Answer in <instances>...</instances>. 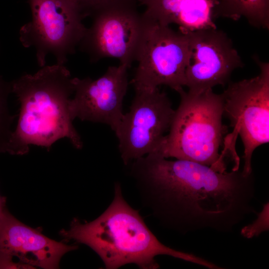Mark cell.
Here are the masks:
<instances>
[{
	"label": "cell",
	"instance_id": "9c48e42d",
	"mask_svg": "<svg viewBox=\"0 0 269 269\" xmlns=\"http://www.w3.org/2000/svg\"><path fill=\"white\" fill-rule=\"evenodd\" d=\"M134 90L130 109L114 132L125 165L156 152L175 112L166 94L158 88Z\"/></svg>",
	"mask_w": 269,
	"mask_h": 269
},
{
	"label": "cell",
	"instance_id": "d6986e66",
	"mask_svg": "<svg viewBox=\"0 0 269 269\" xmlns=\"http://www.w3.org/2000/svg\"></svg>",
	"mask_w": 269,
	"mask_h": 269
},
{
	"label": "cell",
	"instance_id": "7c38bea8",
	"mask_svg": "<svg viewBox=\"0 0 269 269\" xmlns=\"http://www.w3.org/2000/svg\"><path fill=\"white\" fill-rule=\"evenodd\" d=\"M128 68L122 64L110 66L102 76L95 80L73 78L74 96L70 102L73 119L104 124L115 132L124 115Z\"/></svg>",
	"mask_w": 269,
	"mask_h": 269
},
{
	"label": "cell",
	"instance_id": "2e32d148",
	"mask_svg": "<svg viewBox=\"0 0 269 269\" xmlns=\"http://www.w3.org/2000/svg\"><path fill=\"white\" fill-rule=\"evenodd\" d=\"M269 230V204H266L257 219L252 224L242 230V234L245 237L251 238L259 235L261 233Z\"/></svg>",
	"mask_w": 269,
	"mask_h": 269
},
{
	"label": "cell",
	"instance_id": "ba28073f",
	"mask_svg": "<svg viewBox=\"0 0 269 269\" xmlns=\"http://www.w3.org/2000/svg\"><path fill=\"white\" fill-rule=\"evenodd\" d=\"M136 0H115L95 12L79 46L91 62L114 58L129 68L135 61L143 19Z\"/></svg>",
	"mask_w": 269,
	"mask_h": 269
},
{
	"label": "cell",
	"instance_id": "3957f363",
	"mask_svg": "<svg viewBox=\"0 0 269 269\" xmlns=\"http://www.w3.org/2000/svg\"><path fill=\"white\" fill-rule=\"evenodd\" d=\"M12 93L20 104V111L7 153L23 155L31 145L49 150L64 138L75 148L83 147L70 111L73 77L64 65H45L33 74L22 75L12 82Z\"/></svg>",
	"mask_w": 269,
	"mask_h": 269
},
{
	"label": "cell",
	"instance_id": "8992f818",
	"mask_svg": "<svg viewBox=\"0 0 269 269\" xmlns=\"http://www.w3.org/2000/svg\"><path fill=\"white\" fill-rule=\"evenodd\" d=\"M142 17L143 28L135 58L137 65L132 83L134 89L165 85L177 92L184 86L187 35Z\"/></svg>",
	"mask_w": 269,
	"mask_h": 269
},
{
	"label": "cell",
	"instance_id": "8fae6325",
	"mask_svg": "<svg viewBox=\"0 0 269 269\" xmlns=\"http://www.w3.org/2000/svg\"><path fill=\"white\" fill-rule=\"evenodd\" d=\"M78 247L49 238L7 210L0 221V269H58L62 257Z\"/></svg>",
	"mask_w": 269,
	"mask_h": 269
},
{
	"label": "cell",
	"instance_id": "5b68a950",
	"mask_svg": "<svg viewBox=\"0 0 269 269\" xmlns=\"http://www.w3.org/2000/svg\"><path fill=\"white\" fill-rule=\"evenodd\" d=\"M31 19L21 27L19 40L25 48L33 47L41 67L45 65L48 54L56 64L64 65L68 56L75 52L87 27L86 17L74 0H27Z\"/></svg>",
	"mask_w": 269,
	"mask_h": 269
},
{
	"label": "cell",
	"instance_id": "30bf717a",
	"mask_svg": "<svg viewBox=\"0 0 269 269\" xmlns=\"http://www.w3.org/2000/svg\"><path fill=\"white\" fill-rule=\"evenodd\" d=\"M188 54L184 86L188 92L199 93L224 86L233 72L244 63L231 39L223 31L206 28L186 33Z\"/></svg>",
	"mask_w": 269,
	"mask_h": 269
},
{
	"label": "cell",
	"instance_id": "52a82bcc",
	"mask_svg": "<svg viewBox=\"0 0 269 269\" xmlns=\"http://www.w3.org/2000/svg\"><path fill=\"white\" fill-rule=\"evenodd\" d=\"M260 68L256 77L228 83L222 93L224 114L243 143V173L252 174V157L259 146L269 141V63L254 56Z\"/></svg>",
	"mask_w": 269,
	"mask_h": 269
},
{
	"label": "cell",
	"instance_id": "e0dca14e",
	"mask_svg": "<svg viewBox=\"0 0 269 269\" xmlns=\"http://www.w3.org/2000/svg\"><path fill=\"white\" fill-rule=\"evenodd\" d=\"M85 14L92 15L95 12L115 0H74Z\"/></svg>",
	"mask_w": 269,
	"mask_h": 269
},
{
	"label": "cell",
	"instance_id": "4fadbf2b",
	"mask_svg": "<svg viewBox=\"0 0 269 269\" xmlns=\"http://www.w3.org/2000/svg\"><path fill=\"white\" fill-rule=\"evenodd\" d=\"M145 7L142 15L160 24H175L184 34L216 28L217 0H137Z\"/></svg>",
	"mask_w": 269,
	"mask_h": 269
},
{
	"label": "cell",
	"instance_id": "ac0fdd59",
	"mask_svg": "<svg viewBox=\"0 0 269 269\" xmlns=\"http://www.w3.org/2000/svg\"><path fill=\"white\" fill-rule=\"evenodd\" d=\"M6 198L0 195V221L6 211Z\"/></svg>",
	"mask_w": 269,
	"mask_h": 269
},
{
	"label": "cell",
	"instance_id": "9a60e30c",
	"mask_svg": "<svg viewBox=\"0 0 269 269\" xmlns=\"http://www.w3.org/2000/svg\"><path fill=\"white\" fill-rule=\"evenodd\" d=\"M12 93V82L5 81L0 76V153H7L15 116L11 114L8 99Z\"/></svg>",
	"mask_w": 269,
	"mask_h": 269
},
{
	"label": "cell",
	"instance_id": "277c9868",
	"mask_svg": "<svg viewBox=\"0 0 269 269\" xmlns=\"http://www.w3.org/2000/svg\"><path fill=\"white\" fill-rule=\"evenodd\" d=\"M179 105L158 150L163 157L196 162L225 172V156L219 152L228 129L222 123V94L209 89L199 93L181 89Z\"/></svg>",
	"mask_w": 269,
	"mask_h": 269
},
{
	"label": "cell",
	"instance_id": "6da1fadb",
	"mask_svg": "<svg viewBox=\"0 0 269 269\" xmlns=\"http://www.w3.org/2000/svg\"><path fill=\"white\" fill-rule=\"evenodd\" d=\"M131 163L143 203L168 227L183 233L205 228L228 231L253 211V174L219 172L155 152Z\"/></svg>",
	"mask_w": 269,
	"mask_h": 269
},
{
	"label": "cell",
	"instance_id": "5bb4252c",
	"mask_svg": "<svg viewBox=\"0 0 269 269\" xmlns=\"http://www.w3.org/2000/svg\"><path fill=\"white\" fill-rule=\"evenodd\" d=\"M216 16L237 20L245 17L258 28H269V0H217Z\"/></svg>",
	"mask_w": 269,
	"mask_h": 269
},
{
	"label": "cell",
	"instance_id": "7a4b0ae2",
	"mask_svg": "<svg viewBox=\"0 0 269 269\" xmlns=\"http://www.w3.org/2000/svg\"><path fill=\"white\" fill-rule=\"evenodd\" d=\"M63 241L87 245L100 257L107 269L134 264L142 269H156L158 255H167L209 269L215 265L193 254L161 243L149 229L138 211L125 200L121 185H115L114 198L107 209L91 222L74 218L68 229L59 232Z\"/></svg>",
	"mask_w": 269,
	"mask_h": 269
}]
</instances>
